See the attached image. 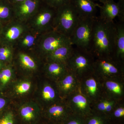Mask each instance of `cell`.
Listing matches in <instances>:
<instances>
[{"label": "cell", "instance_id": "cell-21", "mask_svg": "<svg viewBox=\"0 0 124 124\" xmlns=\"http://www.w3.org/2000/svg\"><path fill=\"white\" fill-rule=\"evenodd\" d=\"M108 118V116L105 114L93 112L85 117V124H107Z\"/></svg>", "mask_w": 124, "mask_h": 124}, {"label": "cell", "instance_id": "cell-34", "mask_svg": "<svg viewBox=\"0 0 124 124\" xmlns=\"http://www.w3.org/2000/svg\"><path fill=\"white\" fill-rule=\"evenodd\" d=\"M11 52L10 50L7 47H2L0 48V53L4 54Z\"/></svg>", "mask_w": 124, "mask_h": 124}, {"label": "cell", "instance_id": "cell-26", "mask_svg": "<svg viewBox=\"0 0 124 124\" xmlns=\"http://www.w3.org/2000/svg\"><path fill=\"white\" fill-rule=\"evenodd\" d=\"M20 114L24 120L29 121L35 117V110L33 107L31 106H24L21 108Z\"/></svg>", "mask_w": 124, "mask_h": 124}, {"label": "cell", "instance_id": "cell-28", "mask_svg": "<svg viewBox=\"0 0 124 124\" xmlns=\"http://www.w3.org/2000/svg\"><path fill=\"white\" fill-rule=\"evenodd\" d=\"M41 2L57 9L59 7L69 3L71 0H41Z\"/></svg>", "mask_w": 124, "mask_h": 124}, {"label": "cell", "instance_id": "cell-27", "mask_svg": "<svg viewBox=\"0 0 124 124\" xmlns=\"http://www.w3.org/2000/svg\"><path fill=\"white\" fill-rule=\"evenodd\" d=\"M64 122V124H85V117L72 113Z\"/></svg>", "mask_w": 124, "mask_h": 124}, {"label": "cell", "instance_id": "cell-1", "mask_svg": "<svg viewBox=\"0 0 124 124\" xmlns=\"http://www.w3.org/2000/svg\"><path fill=\"white\" fill-rule=\"evenodd\" d=\"M116 27L114 22L97 17L93 29L90 52L95 58L112 57L115 50Z\"/></svg>", "mask_w": 124, "mask_h": 124}, {"label": "cell", "instance_id": "cell-36", "mask_svg": "<svg viewBox=\"0 0 124 124\" xmlns=\"http://www.w3.org/2000/svg\"><path fill=\"white\" fill-rule=\"evenodd\" d=\"M12 4H15V3H18V2H22L26 0H8Z\"/></svg>", "mask_w": 124, "mask_h": 124}, {"label": "cell", "instance_id": "cell-4", "mask_svg": "<svg viewBox=\"0 0 124 124\" xmlns=\"http://www.w3.org/2000/svg\"><path fill=\"white\" fill-rule=\"evenodd\" d=\"M97 17H80L70 37L71 42L73 46L90 51L93 29Z\"/></svg>", "mask_w": 124, "mask_h": 124}, {"label": "cell", "instance_id": "cell-9", "mask_svg": "<svg viewBox=\"0 0 124 124\" xmlns=\"http://www.w3.org/2000/svg\"><path fill=\"white\" fill-rule=\"evenodd\" d=\"M70 44H72L69 37L53 30L47 32L44 36L41 48L47 55L60 46Z\"/></svg>", "mask_w": 124, "mask_h": 124}, {"label": "cell", "instance_id": "cell-18", "mask_svg": "<svg viewBox=\"0 0 124 124\" xmlns=\"http://www.w3.org/2000/svg\"><path fill=\"white\" fill-rule=\"evenodd\" d=\"M47 75L56 82L62 78L68 71L66 64L57 62H48L46 66Z\"/></svg>", "mask_w": 124, "mask_h": 124}, {"label": "cell", "instance_id": "cell-31", "mask_svg": "<svg viewBox=\"0 0 124 124\" xmlns=\"http://www.w3.org/2000/svg\"><path fill=\"white\" fill-rule=\"evenodd\" d=\"M0 124H14V116L12 113L6 115L0 120Z\"/></svg>", "mask_w": 124, "mask_h": 124}, {"label": "cell", "instance_id": "cell-38", "mask_svg": "<svg viewBox=\"0 0 124 124\" xmlns=\"http://www.w3.org/2000/svg\"><path fill=\"white\" fill-rule=\"evenodd\" d=\"M1 64L0 63V68L1 67Z\"/></svg>", "mask_w": 124, "mask_h": 124}, {"label": "cell", "instance_id": "cell-20", "mask_svg": "<svg viewBox=\"0 0 124 124\" xmlns=\"http://www.w3.org/2000/svg\"><path fill=\"white\" fill-rule=\"evenodd\" d=\"M115 101H117L102 95L97 100L92 103L93 112L105 114V111L108 106Z\"/></svg>", "mask_w": 124, "mask_h": 124}, {"label": "cell", "instance_id": "cell-5", "mask_svg": "<svg viewBox=\"0 0 124 124\" xmlns=\"http://www.w3.org/2000/svg\"><path fill=\"white\" fill-rule=\"evenodd\" d=\"M93 71L100 79H124V63L112 57L95 58Z\"/></svg>", "mask_w": 124, "mask_h": 124}, {"label": "cell", "instance_id": "cell-10", "mask_svg": "<svg viewBox=\"0 0 124 124\" xmlns=\"http://www.w3.org/2000/svg\"><path fill=\"white\" fill-rule=\"evenodd\" d=\"M101 79L102 95L117 101H124V79Z\"/></svg>", "mask_w": 124, "mask_h": 124}, {"label": "cell", "instance_id": "cell-35", "mask_svg": "<svg viewBox=\"0 0 124 124\" xmlns=\"http://www.w3.org/2000/svg\"><path fill=\"white\" fill-rule=\"evenodd\" d=\"M6 103V102L4 99L0 98V110L2 109L5 106Z\"/></svg>", "mask_w": 124, "mask_h": 124}, {"label": "cell", "instance_id": "cell-14", "mask_svg": "<svg viewBox=\"0 0 124 124\" xmlns=\"http://www.w3.org/2000/svg\"><path fill=\"white\" fill-rule=\"evenodd\" d=\"M41 3V0H26L13 4L14 14L22 18L29 17L35 14Z\"/></svg>", "mask_w": 124, "mask_h": 124}, {"label": "cell", "instance_id": "cell-3", "mask_svg": "<svg viewBox=\"0 0 124 124\" xmlns=\"http://www.w3.org/2000/svg\"><path fill=\"white\" fill-rule=\"evenodd\" d=\"M95 59L90 51L74 47L73 53L67 62V67L80 80L93 71Z\"/></svg>", "mask_w": 124, "mask_h": 124}, {"label": "cell", "instance_id": "cell-24", "mask_svg": "<svg viewBox=\"0 0 124 124\" xmlns=\"http://www.w3.org/2000/svg\"><path fill=\"white\" fill-rule=\"evenodd\" d=\"M19 59L21 64L24 68L30 70H34L36 68L35 63L29 55L21 54L19 55Z\"/></svg>", "mask_w": 124, "mask_h": 124}, {"label": "cell", "instance_id": "cell-12", "mask_svg": "<svg viewBox=\"0 0 124 124\" xmlns=\"http://www.w3.org/2000/svg\"><path fill=\"white\" fill-rule=\"evenodd\" d=\"M56 9L41 2L36 15L35 24L37 26L48 32L53 30V25Z\"/></svg>", "mask_w": 124, "mask_h": 124}, {"label": "cell", "instance_id": "cell-17", "mask_svg": "<svg viewBox=\"0 0 124 124\" xmlns=\"http://www.w3.org/2000/svg\"><path fill=\"white\" fill-rule=\"evenodd\" d=\"M116 24V35L113 57L124 63V21L119 20Z\"/></svg>", "mask_w": 124, "mask_h": 124}, {"label": "cell", "instance_id": "cell-22", "mask_svg": "<svg viewBox=\"0 0 124 124\" xmlns=\"http://www.w3.org/2000/svg\"><path fill=\"white\" fill-rule=\"evenodd\" d=\"M14 14L13 5L8 0H0V18H7Z\"/></svg>", "mask_w": 124, "mask_h": 124}, {"label": "cell", "instance_id": "cell-6", "mask_svg": "<svg viewBox=\"0 0 124 124\" xmlns=\"http://www.w3.org/2000/svg\"><path fill=\"white\" fill-rule=\"evenodd\" d=\"M80 89L92 103L102 95L101 79L93 71L80 80Z\"/></svg>", "mask_w": 124, "mask_h": 124}, {"label": "cell", "instance_id": "cell-15", "mask_svg": "<svg viewBox=\"0 0 124 124\" xmlns=\"http://www.w3.org/2000/svg\"><path fill=\"white\" fill-rule=\"evenodd\" d=\"M47 112L50 117L64 121L72 114L65 100L62 99L49 106Z\"/></svg>", "mask_w": 124, "mask_h": 124}, {"label": "cell", "instance_id": "cell-25", "mask_svg": "<svg viewBox=\"0 0 124 124\" xmlns=\"http://www.w3.org/2000/svg\"><path fill=\"white\" fill-rule=\"evenodd\" d=\"M108 117L112 116L113 118L119 119L124 117V101L119 102L113 108Z\"/></svg>", "mask_w": 124, "mask_h": 124}, {"label": "cell", "instance_id": "cell-2", "mask_svg": "<svg viewBox=\"0 0 124 124\" xmlns=\"http://www.w3.org/2000/svg\"><path fill=\"white\" fill-rule=\"evenodd\" d=\"M80 18L70 1L56 9L53 25V30L70 38Z\"/></svg>", "mask_w": 124, "mask_h": 124}, {"label": "cell", "instance_id": "cell-23", "mask_svg": "<svg viewBox=\"0 0 124 124\" xmlns=\"http://www.w3.org/2000/svg\"><path fill=\"white\" fill-rule=\"evenodd\" d=\"M22 32V30L20 27L14 26L11 27L7 31L5 37L7 40L13 41L17 39Z\"/></svg>", "mask_w": 124, "mask_h": 124}, {"label": "cell", "instance_id": "cell-8", "mask_svg": "<svg viewBox=\"0 0 124 124\" xmlns=\"http://www.w3.org/2000/svg\"><path fill=\"white\" fill-rule=\"evenodd\" d=\"M99 17L108 22H114L116 18L120 21H124V0H119L116 2L111 0L99 6Z\"/></svg>", "mask_w": 124, "mask_h": 124}, {"label": "cell", "instance_id": "cell-37", "mask_svg": "<svg viewBox=\"0 0 124 124\" xmlns=\"http://www.w3.org/2000/svg\"><path fill=\"white\" fill-rule=\"evenodd\" d=\"M94 1H99L101 3H102V4H104L105 2H107V1H109L111 0H93Z\"/></svg>", "mask_w": 124, "mask_h": 124}, {"label": "cell", "instance_id": "cell-16", "mask_svg": "<svg viewBox=\"0 0 124 124\" xmlns=\"http://www.w3.org/2000/svg\"><path fill=\"white\" fill-rule=\"evenodd\" d=\"M74 46L71 44L60 46L46 55L48 62H57L66 64L71 56Z\"/></svg>", "mask_w": 124, "mask_h": 124}, {"label": "cell", "instance_id": "cell-19", "mask_svg": "<svg viewBox=\"0 0 124 124\" xmlns=\"http://www.w3.org/2000/svg\"><path fill=\"white\" fill-rule=\"evenodd\" d=\"M42 99L49 104V106L62 100L56 83L54 85L48 82L45 84L42 88Z\"/></svg>", "mask_w": 124, "mask_h": 124}, {"label": "cell", "instance_id": "cell-29", "mask_svg": "<svg viewBox=\"0 0 124 124\" xmlns=\"http://www.w3.org/2000/svg\"><path fill=\"white\" fill-rule=\"evenodd\" d=\"M12 76V71L9 69H6L0 73V81L3 85L7 84Z\"/></svg>", "mask_w": 124, "mask_h": 124}, {"label": "cell", "instance_id": "cell-11", "mask_svg": "<svg viewBox=\"0 0 124 124\" xmlns=\"http://www.w3.org/2000/svg\"><path fill=\"white\" fill-rule=\"evenodd\" d=\"M55 83L60 97L63 100H65L80 88V80L69 70Z\"/></svg>", "mask_w": 124, "mask_h": 124}, {"label": "cell", "instance_id": "cell-30", "mask_svg": "<svg viewBox=\"0 0 124 124\" xmlns=\"http://www.w3.org/2000/svg\"><path fill=\"white\" fill-rule=\"evenodd\" d=\"M31 84L28 82H23L16 86V91L20 94L24 93L29 91L31 87Z\"/></svg>", "mask_w": 124, "mask_h": 124}, {"label": "cell", "instance_id": "cell-7", "mask_svg": "<svg viewBox=\"0 0 124 124\" xmlns=\"http://www.w3.org/2000/svg\"><path fill=\"white\" fill-rule=\"evenodd\" d=\"M72 113L86 117L93 113L92 103L79 89L65 100Z\"/></svg>", "mask_w": 124, "mask_h": 124}, {"label": "cell", "instance_id": "cell-32", "mask_svg": "<svg viewBox=\"0 0 124 124\" xmlns=\"http://www.w3.org/2000/svg\"><path fill=\"white\" fill-rule=\"evenodd\" d=\"M35 41V38L33 36L28 35L23 39L22 44L23 46L26 47H30L33 45Z\"/></svg>", "mask_w": 124, "mask_h": 124}, {"label": "cell", "instance_id": "cell-33", "mask_svg": "<svg viewBox=\"0 0 124 124\" xmlns=\"http://www.w3.org/2000/svg\"><path fill=\"white\" fill-rule=\"evenodd\" d=\"M11 52L6 53H0V60H5L9 57L11 54Z\"/></svg>", "mask_w": 124, "mask_h": 124}, {"label": "cell", "instance_id": "cell-13", "mask_svg": "<svg viewBox=\"0 0 124 124\" xmlns=\"http://www.w3.org/2000/svg\"><path fill=\"white\" fill-rule=\"evenodd\" d=\"M71 4L80 17L95 18L100 5L93 0H71Z\"/></svg>", "mask_w": 124, "mask_h": 124}]
</instances>
